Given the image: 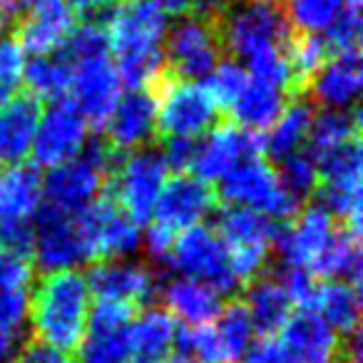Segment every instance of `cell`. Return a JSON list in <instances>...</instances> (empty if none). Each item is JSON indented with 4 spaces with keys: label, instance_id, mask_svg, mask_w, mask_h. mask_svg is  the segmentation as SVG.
I'll return each mask as SVG.
<instances>
[{
    "label": "cell",
    "instance_id": "cell-1",
    "mask_svg": "<svg viewBox=\"0 0 363 363\" xmlns=\"http://www.w3.org/2000/svg\"><path fill=\"white\" fill-rule=\"evenodd\" d=\"M105 28L122 85L152 90L164 77V38L169 30V16L160 0H122Z\"/></svg>",
    "mask_w": 363,
    "mask_h": 363
},
{
    "label": "cell",
    "instance_id": "cell-2",
    "mask_svg": "<svg viewBox=\"0 0 363 363\" xmlns=\"http://www.w3.org/2000/svg\"><path fill=\"white\" fill-rule=\"evenodd\" d=\"M90 289L80 272L43 274L30 294L28 321L33 338L62 353H75L87 331Z\"/></svg>",
    "mask_w": 363,
    "mask_h": 363
},
{
    "label": "cell",
    "instance_id": "cell-3",
    "mask_svg": "<svg viewBox=\"0 0 363 363\" xmlns=\"http://www.w3.org/2000/svg\"><path fill=\"white\" fill-rule=\"evenodd\" d=\"M122 157L125 152H117L105 140H97L87 145V150L80 152L75 160L52 167L43 179L45 207L67 217L85 212L95 199L102 197Z\"/></svg>",
    "mask_w": 363,
    "mask_h": 363
},
{
    "label": "cell",
    "instance_id": "cell-4",
    "mask_svg": "<svg viewBox=\"0 0 363 363\" xmlns=\"http://www.w3.org/2000/svg\"><path fill=\"white\" fill-rule=\"evenodd\" d=\"M222 50L234 60H254L272 50H284L291 26L279 6L259 0H229L214 18Z\"/></svg>",
    "mask_w": 363,
    "mask_h": 363
},
{
    "label": "cell",
    "instance_id": "cell-5",
    "mask_svg": "<svg viewBox=\"0 0 363 363\" xmlns=\"http://www.w3.org/2000/svg\"><path fill=\"white\" fill-rule=\"evenodd\" d=\"M157 95V140L187 137L197 140L219 125V107L207 87L199 82L174 80L164 72L155 87Z\"/></svg>",
    "mask_w": 363,
    "mask_h": 363
},
{
    "label": "cell",
    "instance_id": "cell-6",
    "mask_svg": "<svg viewBox=\"0 0 363 363\" xmlns=\"http://www.w3.org/2000/svg\"><path fill=\"white\" fill-rule=\"evenodd\" d=\"M169 269L207 284L222 296H232L242 289L232 269L229 247L212 227H192L187 232H179L172 244Z\"/></svg>",
    "mask_w": 363,
    "mask_h": 363
},
{
    "label": "cell",
    "instance_id": "cell-7",
    "mask_svg": "<svg viewBox=\"0 0 363 363\" xmlns=\"http://www.w3.org/2000/svg\"><path fill=\"white\" fill-rule=\"evenodd\" d=\"M167 164L160 150H137L117 164L107 189L115 204L140 227L152 222L157 197L167 182Z\"/></svg>",
    "mask_w": 363,
    "mask_h": 363
},
{
    "label": "cell",
    "instance_id": "cell-8",
    "mask_svg": "<svg viewBox=\"0 0 363 363\" xmlns=\"http://www.w3.org/2000/svg\"><path fill=\"white\" fill-rule=\"evenodd\" d=\"M222 199L229 207H247L267 214L272 219H291L301 212L296 202L281 189L277 172L264 157H252L234 167L219 179Z\"/></svg>",
    "mask_w": 363,
    "mask_h": 363
},
{
    "label": "cell",
    "instance_id": "cell-9",
    "mask_svg": "<svg viewBox=\"0 0 363 363\" xmlns=\"http://www.w3.org/2000/svg\"><path fill=\"white\" fill-rule=\"evenodd\" d=\"M217 28L202 18H182L164 38V72L174 80H204L222 60Z\"/></svg>",
    "mask_w": 363,
    "mask_h": 363
},
{
    "label": "cell",
    "instance_id": "cell-10",
    "mask_svg": "<svg viewBox=\"0 0 363 363\" xmlns=\"http://www.w3.org/2000/svg\"><path fill=\"white\" fill-rule=\"evenodd\" d=\"M85 242L87 259L105 262L135 254L142 244L140 227L122 212L112 197H100L75 217Z\"/></svg>",
    "mask_w": 363,
    "mask_h": 363
},
{
    "label": "cell",
    "instance_id": "cell-11",
    "mask_svg": "<svg viewBox=\"0 0 363 363\" xmlns=\"http://www.w3.org/2000/svg\"><path fill=\"white\" fill-rule=\"evenodd\" d=\"M87 142V120L80 115L72 100H55L40 112L35 142H33V160L35 167H60L75 160Z\"/></svg>",
    "mask_w": 363,
    "mask_h": 363
},
{
    "label": "cell",
    "instance_id": "cell-12",
    "mask_svg": "<svg viewBox=\"0 0 363 363\" xmlns=\"http://www.w3.org/2000/svg\"><path fill=\"white\" fill-rule=\"evenodd\" d=\"M33 219V267H38L43 274H52L70 272L77 264L87 262V249L75 217L40 207Z\"/></svg>",
    "mask_w": 363,
    "mask_h": 363
},
{
    "label": "cell",
    "instance_id": "cell-13",
    "mask_svg": "<svg viewBox=\"0 0 363 363\" xmlns=\"http://www.w3.org/2000/svg\"><path fill=\"white\" fill-rule=\"evenodd\" d=\"M217 209V192L209 182L194 174H174L164 182L157 197L152 224H160L167 232H187L199 227Z\"/></svg>",
    "mask_w": 363,
    "mask_h": 363
},
{
    "label": "cell",
    "instance_id": "cell-14",
    "mask_svg": "<svg viewBox=\"0 0 363 363\" xmlns=\"http://www.w3.org/2000/svg\"><path fill=\"white\" fill-rule=\"evenodd\" d=\"M264 157V135L237 127L234 122H219L207 132L204 142H197L192 169L204 182H219L239 162Z\"/></svg>",
    "mask_w": 363,
    "mask_h": 363
},
{
    "label": "cell",
    "instance_id": "cell-15",
    "mask_svg": "<svg viewBox=\"0 0 363 363\" xmlns=\"http://www.w3.org/2000/svg\"><path fill=\"white\" fill-rule=\"evenodd\" d=\"M157 274L147 264L125 262V259H105L95 262L87 272L85 281L90 296L97 301H120L130 306L150 303L157 294Z\"/></svg>",
    "mask_w": 363,
    "mask_h": 363
},
{
    "label": "cell",
    "instance_id": "cell-16",
    "mask_svg": "<svg viewBox=\"0 0 363 363\" xmlns=\"http://www.w3.org/2000/svg\"><path fill=\"white\" fill-rule=\"evenodd\" d=\"M72 102L87 120V125H95L102 130L107 117L117 107L122 97V80L117 75V67L110 57H95L72 65Z\"/></svg>",
    "mask_w": 363,
    "mask_h": 363
},
{
    "label": "cell",
    "instance_id": "cell-17",
    "mask_svg": "<svg viewBox=\"0 0 363 363\" xmlns=\"http://www.w3.org/2000/svg\"><path fill=\"white\" fill-rule=\"evenodd\" d=\"M77 16L65 0H38L18 18L13 40L33 57L60 52L72 33Z\"/></svg>",
    "mask_w": 363,
    "mask_h": 363
},
{
    "label": "cell",
    "instance_id": "cell-18",
    "mask_svg": "<svg viewBox=\"0 0 363 363\" xmlns=\"http://www.w3.org/2000/svg\"><path fill=\"white\" fill-rule=\"evenodd\" d=\"M102 132L107 145L125 155L157 140L155 90H130L127 95H122L112 115L102 125Z\"/></svg>",
    "mask_w": 363,
    "mask_h": 363
},
{
    "label": "cell",
    "instance_id": "cell-19",
    "mask_svg": "<svg viewBox=\"0 0 363 363\" xmlns=\"http://www.w3.org/2000/svg\"><path fill=\"white\" fill-rule=\"evenodd\" d=\"M336 229V219L326 209H321L318 204L306 207L296 214V219L286 229H279L274 249L286 267L311 269L326 249V244L331 242Z\"/></svg>",
    "mask_w": 363,
    "mask_h": 363
},
{
    "label": "cell",
    "instance_id": "cell-20",
    "mask_svg": "<svg viewBox=\"0 0 363 363\" xmlns=\"http://www.w3.org/2000/svg\"><path fill=\"white\" fill-rule=\"evenodd\" d=\"M289 363H336L341 356L338 333L311 308L291 311L281 326V341Z\"/></svg>",
    "mask_w": 363,
    "mask_h": 363
},
{
    "label": "cell",
    "instance_id": "cell-21",
    "mask_svg": "<svg viewBox=\"0 0 363 363\" xmlns=\"http://www.w3.org/2000/svg\"><path fill=\"white\" fill-rule=\"evenodd\" d=\"M361 85V55L358 50H351L328 55V60L318 67L303 92L308 95V102L323 105V110H348V107H356Z\"/></svg>",
    "mask_w": 363,
    "mask_h": 363
},
{
    "label": "cell",
    "instance_id": "cell-22",
    "mask_svg": "<svg viewBox=\"0 0 363 363\" xmlns=\"http://www.w3.org/2000/svg\"><path fill=\"white\" fill-rule=\"evenodd\" d=\"M40 122V102L28 92H18L0 107V167L23 164L30 157Z\"/></svg>",
    "mask_w": 363,
    "mask_h": 363
},
{
    "label": "cell",
    "instance_id": "cell-23",
    "mask_svg": "<svg viewBox=\"0 0 363 363\" xmlns=\"http://www.w3.org/2000/svg\"><path fill=\"white\" fill-rule=\"evenodd\" d=\"M162 301H164V311L172 318L184 321V326H207L217 318L222 311L224 301L222 294H217L212 286L197 281V279H169L162 286Z\"/></svg>",
    "mask_w": 363,
    "mask_h": 363
},
{
    "label": "cell",
    "instance_id": "cell-24",
    "mask_svg": "<svg viewBox=\"0 0 363 363\" xmlns=\"http://www.w3.org/2000/svg\"><path fill=\"white\" fill-rule=\"evenodd\" d=\"M43 179L35 164L0 167V224L33 222L40 209Z\"/></svg>",
    "mask_w": 363,
    "mask_h": 363
},
{
    "label": "cell",
    "instance_id": "cell-25",
    "mask_svg": "<svg viewBox=\"0 0 363 363\" xmlns=\"http://www.w3.org/2000/svg\"><path fill=\"white\" fill-rule=\"evenodd\" d=\"M177 321L164 308L147 306L140 316L132 318L127 326V343H130L132 363H162L169 358L174 348Z\"/></svg>",
    "mask_w": 363,
    "mask_h": 363
},
{
    "label": "cell",
    "instance_id": "cell-26",
    "mask_svg": "<svg viewBox=\"0 0 363 363\" xmlns=\"http://www.w3.org/2000/svg\"><path fill=\"white\" fill-rule=\"evenodd\" d=\"M254 323V333L259 336H274L281 331L286 318L291 316L294 303L284 291L277 274H259L247 284V296L242 298Z\"/></svg>",
    "mask_w": 363,
    "mask_h": 363
},
{
    "label": "cell",
    "instance_id": "cell-27",
    "mask_svg": "<svg viewBox=\"0 0 363 363\" xmlns=\"http://www.w3.org/2000/svg\"><path fill=\"white\" fill-rule=\"evenodd\" d=\"M229 249H267L272 252L279 237V222L257 209L224 207L217 214V229Z\"/></svg>",
    "mask_w": 363,
    "mask_h": 363
},
{
    "label": "cell",
    "instance_id": "cell-28",
    "mask_svg": "<svg viewBox=\"0 0 363 363\" xmlns=\"http://www.w3.org/2000/svg\"><path fill=\"white\" fill-rule=\"evenodd\" d=\"M286 97L289 92L281 90V87H274L269 82L249 77V85L244 87L239 100L232 105V117L242 130L264 132L279 120L284 107L289 105Z\"/></svg>",
    "mask_w": 363,
    "mask_h": 363
},
{
    "label": "cell",
    "instance_id": "cell-29",
    "mask_svg": "<svg viewBox=\"0 0 363 363\" xmlns=\"http://www.w3.org/2000/svg\"><path fill=\"white\" fill-rule=\"evenodd\" d=\"M311 311H316L336 333L351 336L358 331L361 321V294L358 286L346 281H326L318 284L308 303Z\"/></svg>",
    "mask_w": 363,
    "mask_h": 363
},
{
    "label": "cell",
    "instance_id": "cell-30",
    "mask_svg": "<svg viewBox=\"0 0 363 363\" xmlns=\"http://www.w3.org/2000/svg\"><path fill=\"white\" fill-rule=\"evenodd\" d=\"M361 232L348 227H338L333 232L331 242L321 252V257L313 264V272L326 281H346L358 286L361 281Z\"/></svg>",
    "mask_w": 363,
    "mask_h": 363
},
{
    "label": "cell",
    "instance_id": "cell-31",
    "mask_svg": "<svg viewBox=\"0 0 363 363\" xmlns=\"http://www.w3.org/2000/svg\"><path fill=\"white\" fill-rule=\"evenodd\" d=\"M313 110L311 102L306 97L296 95L294 102L284 107L279 120L272 125L269 137H264V152L274 157V160H284V157L294 155V152L303 150L308 140V130H311Z\"/></svg>",
    "mask_w": 363,
    "mask_h": 363
},
{
    "label": "cell",
    "instance_id": "cell-32",
    "mask_svg": "<svg viewBox=\"0 0 363 363\" xmlns=\"http://www.w3.org/2000/svg\"><path fill=\"white\" fill-rule=\"evenodd\" d=\"M358 130H361V115L356 107L318 112V115H313L311 130H308V152L313 160H318L326 152L356 140Z\"/></svg>",
    "mask_w": 363,
    "mask_h": 363
},
{
    "label": "cell",
    "instance_id": "cell-33",
    "mask_svg": "<svg viewBox=\"0 0 363 363\" xmlns=\"http://www.w3.org/2000/svg\"><path fill=\"white\" fill-rule=\"evenodd\" d=\"M23 82H26V87H28V95H33L38 102L62 100L65 92L70 90L72 65L60 52L33 57L26 65V70H23Z\"/></svg>",
    "mask_w": 363,
    "mask_h": 363
},
{
    "label": "cell",
    "instance_id": "cell-34",
    "mask_svg": "<svg viewBox=\"0 0 363 363\" xmlns=\"http://www.w3.org/2000/svg\"><path fill=\"white\" fill-rule=\"evenodd\" d=\"M284 55H286L289 70H291L294 80V92L303 95V87L308 85L313 75L318 72V67L328 60V48L323 43V38H318L316 33H296L291 30L284 45Z\"/></svg>",
    "mask_w": 363,
    "mask_h": 363
},
{
    "label": "cell",
    "instance_id": "cell-35",
    "mask_svg": "<svg viewBox=\"0 0 363 363\" xmlns=\"http://www.w3.org/2000/svg\"><path fill=\"white\" fill-rule=\"evenodd\" d=\"M212 328L217 333L219 346H222L227 361L242 358L254 338L252 316H249L242 298H232V301L224 303L222 311L217 313V323H212Z\"/></svg>",
    "mask_w": 363,
    "mask_h": 363
},
{
    "label": "cell",
    "instance_id": "cell-36",
    "mask_svg": "<svg viewBox=\"0 0 363 363\" xmlns=\"http://www.w3.org/2000/svg\"><path fill=\"white\" fill-rule=\"evenodd\" d=\"M274 172H277V179L281 184V189L298 207L316 192L318 169H316V160H313L308 150H298L294 155L279 160V167Z\"/></svg>",
    "mask_w": 363,
    "mask_h": 363
},
{
    "label": "cell",
    "instance_id": "cell-37",
    "mask_svg": "<svg viewBox=\"0 0 363 363\" xmlns=\"http://www.w3.org/2000/svg\"><path fill=\"white\" fill-rule=\"evenodd\" d=\"M75 353L77 363H132L127 328H87Z\"/></svg>",
    "mask_w": 363,
    "mask_h": 363
},
{
    "label": "cell",
    "instance_id": "cell-38",
    "mask_svg": "<svg viewBox=\"0 0 363 363\" xmlns=\"http://www.w3.org/2000/svg\"><path fill=\"white\" fill-rule=\"evenodd\" d=\"M107 50H110V38H107L105 23L87 21L72 28L65 45L60 48V55L70 65H77V62L95 60V57H107Z\"/></svg>",
    "mask_w": 363,
    "mask_h": 363
},
{
    "label": "cell",
    "instance_id": "cell-39",
    "mask_svg": "<svg viewBox=\"0 0 363 363\" xmlns=\"http://www.w3.org/2000/svg\"><path fill=\"white\" fill-rule=\"evenodd\" d=\"M249 85V72L234 57H222L214 65V70L207 75V92L214 97L219 110H232V105L239 100L244 87Z\"/></svg>",
    "mask_w": 363,
    "mask_h": 363
},
{
    "label": "cell",
    "instance_id": "cell-40",
    "mask_svg": "<svg viewBox=\"0 0 363 363\" xmlns=\"http://www.w3.org/2000/svg\"><path fill=\"white\" fill-rule=\"evenodd\" d=\"M343 0H289L286 21L296 33L326 30L341 13Z\"/></svg>",
    "mask_w": 363,
    "mask_h": 363
},
{
    "label": "cell",
    "instance_id": "cell-41",
    "mask_svg": "<svg viewBox=\"0 0 363 363\" xmlns=\"http://www.w3.org/2000/svg\"><path fill=\"white\" fill-rule=\"evenodd\" d=\"M361 6L363 0H343L341 13L326 28L323 43H326L331 55L358 50V40H361Z\"/></svg>",
    "mask_w": 363,
    "mask_h": 363
},
{
    "label": "cell",
    "instance_id": "cell-42",
    "mask_svg": "<svg viewBox=\"0 0 363 363\" xmlns=\"http://www.w3.org/2000/svg\"><path fill=\"white\" fill-rule=\"evenodd\" d=\"M26 52L13 38H0V107L11 102L23 85Z\"/></svg>",
    "mask_w": 363,
    "mask_h": 363
},
{
    "label": "cell",
    "instance_id": "cell-43",
    "mask_svg": "<svg viewBox=\"0 0 363 363\" xmlns=\"http://www.w3.org/2000/svg\"><path fill=\"white\" fill-rule=\"evenodd\" d=\"M30 291L28 289H0V333L26 336Z\"/></svg>",
    "mask_w": 363,
    "mask_h": 363
},
{
    "label": "cell",
    "instance_id": "cell-44",
    "mask_svg": "<svg viewBox=\"0 0 363 363\" xmlns=\"http://www.w3.org/2000/svg\"><path fill=\"white\" fill-rule=\"evenodd\" d=\"M33 274H35V267L30 259L18 257L0 247V289H28Z\"/></svg>",
    "mask_w": 363,
    "mask_h": 363
},
{
    "label": "cell",
    "instance_id": "cell-45",
    "mask_svg": "<svg viewBox=\"0 0 363 363\" xmlns=\"http://www.w3.org/2000/svg\"><path fill=\"white\" fill-rule=\"evenodd\" d=\"M162 160H164L167 169H174L177 174H187L192 169L194 155H197V140H187V137H162Z\"/></svg>",
    "mask_w": 363,
    "mask_h": 363
},
{
    "label": "cell",
    "instance_id": "cell-46",
    "mask_svg": "<svg viewBox=\"0 0 363 363\" xmlns=\"http://www.w3.org/2000/svg\"><path fill=\"white\" fill-rule=\"evenodd\" d=\"M242 363H289L286 351L274 336H259L244 351Z\"/></svg>",
    "mask_w": 363,
    "mask_h": 363
},
{
    "label": "cell",
    "instance_id": "cell-47",
    "mask_svg": "<svg viewBox=\"0 0 363 363\" xmlns=\"http://www.w3.org/2000/svg\"><path fill=\"white\" fill-rule=\"evenodd\" d=\"M13 363H72V361L67 353L30 338V341L23 343V348L18 351V356L13 358Z\"/></svg>",
    "mask_w": 363,
    "mask_h": 363
},
{
    "label": "cell",
    "instance_id": "cell-48",
    "mask_svg": "<svg viewBox=\"0 0 363 363\" xmlns=\"http://www.w3.org/2000/svg\"><path fill=\"white\" fill-rule=\"evenodd\" d=\"M26 336H11V333H0V363H13L18 351L23 348Z\"/></svg>",
    "mask_w": 363,
    "mask_h": 363
},
{
    "label": "cell",
    "instance_id": "cell-49",
    "mask_svg": "<svg viewBox=\"0 0 363 363\" xmlns=\"http://www.w3.org/2000/svg\"><path fill=\"white\" fill-rule=\"evenodd\" d=\"M229 0H194V18H202V21H214L219 13L224 11Z\"/></svg>",
    "mask_w": 363,
    "mask_h": 363
},
{
    "label": "cell",
    "instance_id": "cell-50",
    "mask_svg": "<svg viewBox=\"0 0 363 363\" xmlns=\"http://www.w3.org/2000/svg\"><path fill=\"white\" fill-rule=\"evenodd\" d=\"M162 11L174 18H194V0H160Z\"/></svg>",
    "mask_w": 363,
    "mask_h": 363
},
{
    "label": "cell",
    "instance_id": "cell-51",
    "mask_svg": "<svg viewBox=\"0 0 363 363\" xmlns=\"http://www.w3.org/2000/svg\"><path fill=\"white\" fill-rule=\"evenodd\" d=\"M67 6L72 11H80V13H97V11H105V8H112V6H120L122 0H65Z\"/></svg>",
    "mask_w": 363,
    "mask_h": 363
},
{
    "label": "cell",
    "instance_id": "cell-52",
    "mask_svg": "<svg viewBox=\"0 0 363 363\" xmlns=\"http://www.w3.org/2000/svg\"><path fill=\"white\" fill-rule=\"evenodd\" d=\"M259 3H269V6H279V8H281L284 3H289V0H259Z\"/></svg>",
    "mask_w": 363,
    "mask_h": 363
},
{
    "label": "cell",
    "instance_id": "cell-53",
    "mask_svg": "<svg viewBox=\"0 0 363 363\" xmlns=\"http://www.w3.org/2000/svg\"><path fill=\"white\" fill-rule=\"evenodd\" d=\"M162 363H189V361H184V358L174 356V358H167V361H162Z\"/></svg>",
    "mask_w": 363,
    "mask_h": 363
},
{
    "label": "cell",
    "instance_id": "cell-54",
    "mask_svg": "<svg viewBox=\"0 0 363 363\" xmlns=\"http://www.w3.org/2000/svg\"><path fill=\"white\" fill-rule=\"evenodd\" d=\"M6 28H8V26H6V23H3V18H0V33L6 30Z\"/></svg>",
    "mask_w": 363,
    "mask_h": 363
}]
</instances>
